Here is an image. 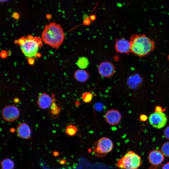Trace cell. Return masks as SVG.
<instances>
[{"label": "cell", "instance_id": "6da1fadb", "mask_svg": "<svg viewBox=\"0 0 169 169\" xmlns=\"http://www.w3.org/2000/svg\"><path fill=\"white\" fill-rule=\"evenodd\" d=\"M41 36L44 43L56 49L61 45L65 38L62 27L55 22H51L45 26Z\"/></svg>", "mask_w": 169, "mask_h": 169}, {"label": "cell", "instance_id": "7a4b0ae2", "mask_svg": "<svg viewBox=\"0 0 169 169\" xmlns=\"http://www.w3.org/2000/svg\"><path fill=\"white\" fill-rule=\"evenodd\" d=\"M129 41L131 52L139 57L147 55L155 49L154 41L144 34L132 35Z\"/></svg>", "mask_w": 169, "mask_h": 169}, {"label": "cell", "instance_id": "3957f363", "mask_svg": "<svg viewBox=\"0 0 169 169\" xmlns=\"http://www.w3.org/2000/svg\"><path fill=\"white\" fill-rule=\"evenodd\" d=\"M142 164L141 157L133 151L127 152L117 163V166L121 169H137Z\"/></svg>", "mask_w": 169, "mask_h": 169}, {"label": "cell", "instance_id": "277c9868", "mask_svg": "<svg viewBox=\"0 0 169 169\" xmlns=\"http://www.w3.org/2000/svg\"><path fill=\"white\" fill-rule=\"evenodd\" d=\"M42 44L41 39L37 37L28 36L20 45L22 52L26 57L31 58L37 54L38 48Z\"/></svg>", "mask_w": 169, "mask_h": 169}, {"label": "cell", "instance_id": "5b68a950", "mask_svg": "<svg viewBox=\"0 0 169 169\" xmlns=\"http://www.w3.org/2000/svg\"><path fill=\"white\" fill-rule=\"evenodd\" d=\"M113 147V143L111 140L108 138L103 137L95 143L92 150L95 156L103 157L110 152Z\"/></svg>", "mask_w": 169, "mask_h": 169}, {"label": "cell", "instance_id": "8992f818", "mask_svg": "<svg viewBox=\"0 0 169 169\" xmlns=\"http://www.w3.org/2000/svg\"><path fill=\"white\" fill-rule=\"evenodd\" d=\"M2 116L3 119L10 122H13L18 118L20 112L16 106L9 105L5 106L2 112Z\"/></svg>", "mask_w": 169, "mask_h": 169}, {"label": "cell", "instance_id": "52a82bcc", "mask_svg": "<svg viewBox=\"0 0 169 169\" xmlns=\"http://www.w3.org/2000/svg\"><path fill=\"white\" fill-rule=\"evenodd\" d=\"M167 120L166 115L162 112H155L151 114L149 117L150 124L153 127L158 129L163 127Z\"/></svg>", "mask_w": 169, "mask_h": 169}, {"label": "cell", "instance_id": "ba28073f", "mask_svg": "<svg viewBox=\"0 0 169 169\" xmlns=\"http://www.w3.org/2000/svg\"><path fill=\"white\" fill-rule=\"evenodd\" d=\"M99 74L102 76L108 78L113 76L115 73V69L114 64L108 61L100 63L98 67Z\"/></svg>", "mask_w": 169, "mask_h": 169}, {"label": "cell", "instance_id": "9c48e42d", "mask_svg": "<svg viewBox=\"0 0 169 169\" xmlns=\"http://www.w3.org/2000/svg\"><path fill=\"white\" fill-rule=\"evenodd\" d=\"M105 119L106 122L110 125H115L120 122L121 119V115L118 110L111 109L105 113Z\"/></svg>", "mask_w": 169, "mask_h": 169}, {"label": "cell", "instance_id": "30bf717a", "mask_svg": "<svg viewBox=\"0 0 169 169\" xmlns=\"http://www.w3.org/2000/svg\"><path fill=\"white\" fill-rule=\"evenodd\" d=\"M115 47L117 53L128 54L131 52L130 41L123 38L116 40Z\"/></svg>", "mask_w": 169, "mask_h": 169}, {"label": "cell", "instance_id": "8fae6325", "mask_svg": "<svg viewBox=\"0 0 169 169\" xmlns=\"http://www.w3.org/2000/svg\"><path fill=\"white\" fill-rule=\"evenodd\" d=\"M149 162L154 166H157L164 160V156L161 151L153 150L151 151L148 156Z\"/></svg>", "mask_w": 169, "mask_h": 169}, {"label": "cell", "instance_id": "7c38bea8", "mask_svg": "<svg viewBox=\"0 0 169 169\" xmlns=\"http://www.w3.org/2000/svg\"><path fill=\"white\" fill-rule=\"evenodd\" d=\"M37 103L40 108L45 109L48 108L51 105L52 99L49 95L43 93L38 95Z\"/></svg>", "mask_w": 169, "mask_h": 169}, {"label": "cell", "instance_id": "4fadbf2b", "mask_svg": "<svg viewBox=\"0 0 169 169\" xmlns=\"http://www.w3.org/2000/svg\"><path fill=\"white\" fill-rule=\"evenodd\" d=\"M18 136L20 137L28 139L30 138L31 131L28 125L24 123L19 124L17 127Z\"/></svg>", "mask_w": 169, "mask_h": 169}, {"label": "cell", "instance_id": "5bb4252c", "mask_svg": "<svg viewBox=\"0 0 169 169\" xmlns=\"http://www.w3.org/2000/svg\"><path fill=\"white\" fill-rule=\"evenodd\" d=\"M74 78L78 81L84 82L86 81L89 77V73L85 70L80 69L76 70L74 73Z\"/></svg>", "mask_w": 169, "mask_h": 169}, {"label": "cell", "instance_id": "9a60e30c", "mask_svg": "<svg viewBox=\"0 0 169 169\" xmlns=\"http://www.w3.org/2000/svg\"><path fill=\"white\" fill-rule=\"evenodd\" d=\"M1 165L2 169H13L14 166L13 162L8 158L3 160L1 162Z\"/></svg>", "mask_w": 169, "mask_h": 169}, {"label": "cell", "instance_id": "2e32d148", "mask_svg": "<svg viewBox=\"0 0 169 169\" xmlns=\"http://www.w3.org/2000/svg\"><path fill=\"white\" fill-rule=\"evenodd\" d=\"M77 64L81 69H84L88 66L89 61L87 59L84 57H82L78 59Z\"/></svg>", "mask_w": 169, "mask_h": 169}, {"label": "cell", "instance_id": "e0dca14e", "mask_svg": "<svg viewBox=\"0 0 169 169\" xmlns=\"http://www.w3.org/2000/svg\"><path fill=\"white\" fill-rule=\"evenodd\" d=\"M77 131V129L75 126L70 125L67 126L65 131L68 135L73 136L76 134Z\"/></svg>", "mask_w": 169, "mask_h": 169}, {"label": "cell", "instance_id": "ac0fdd59", "mask_svg": "<svg viewBox=\"0 0 169 169\" xmlns=\"http://www.w3.org/2000/svg\"><path fill=\"white\" fill-rule=\"evenodd\" d=\"M93 94L89 92H85L83 93L82 95V99L85 103L90 102L92 100Z\"/></svg>", "mask_w": 169, "mask_h": 169}, {"label": "cell", "instance_id": "d6986e66", "mask_svg": "<svg viewBox=\"0 0 169 169\" xmlns=\"http://www.w3.org/2000/svg\"><path fill=\"white\" fill-rule=\"evenodd\" d=\"M161 151L164 156L169 157V141L166 142L162 145Z\"/></svg>", "mask_w": 169, "mask_h": 169}, {"label": "cell", "instance_id": "ffe728a7", "mask_svg": "<svg viewBox=\"0 0 169 169\" xmlns=\"http://www.w3.org/2000/svg\"><path fill=\"white\" fill-rule=\"evenodd\" d=\"M164 135L165 137L169 140V126L166 128L163 131Z\"/></svg>", "mask_w": 169, "mask_h": 169}, {"label": "cell", "instance_id": "44dd1931", "mask_svg": "<svg viewBox=\"0 0 169 169\" xmlns=\"http://www.w3.org/2000/svg\"><path fill=\"white\" fill-rule=\"evenodd\" d=\"M148 119V117L146 115H145L142 114L140 116V120L143 121H146Z\"/></svg>", "mask_w": 169, "mask_h": 169}, {"label": "cell", "instance_id": "7402d4cb", "mask_svg": "<svg viewBox=\"0 0 169 169\" xmlns=\"http://www.w3.org/2000/svg\"><path fill=\"white\" fill-rule=\"evenodd\" d=\"M0 56L3 58H5L7 56V53L6 51H3L1 52Z\"/></svg>", "mask_w": 169, "mask_h": 169}, {"label": "cell", "instance_id": "603a6c76", "mask_svg": "<svg viewBox=\"0 0 169 169\" xmlns=\"http://www.w3.org/2000/svg\"><path fill=\"white\" fill-rule=\"evenodd\" d=\"M161 169H169V162H168L164 164Z\"/></svg>", "mask_w": 169, "mask_h": 169}, {"label": "cell", "instance_id": "cb8c5ba5", "mask_svg": "<svg viewBox=\"0 0 169 169\" xmlns=\"http://www.w3.org/2000/svg\"><path fill=\"white\" fill-rule=\"evenodd\" d=\"M155 112H162L163 111L162 108L160 106H157L155 108Z\"/></svg>", "mask_w": 169, "mask_h": 169}, {"label": "cell", "instance_id": "d4e9b609", "mask_svg": "<svg viewBox=\"0 0 169 169\" xmlns=\"http://www.w3.org/2000/svg\"><path fill=\"white\" fill-rule=\"evenodd\" d=\"M13 17L15 19H18L19 17V14L16 12H14L13 14Z\"/></svg>", "mask_w": 169, "mask_h": 169}, {"label": "cell", "instance_id": "484cf974", "mask_svg": "<svg viewBox=\"0 0 169 169\" xmlns=\"http://www.w3.org/2000/svg\"><path fill=\"white\" fill-rule=\"evenodd\" d=\"M34 59L32 58H30L28 59V62L30 64H34Z\"/></svg>", "mask_w": 169, "mask_h": 169}, {"label": "cell", "instance_id": "4316f807", "mask_svg": "<svg viewBox=\"0 0 169 169\" xmlns=\"http://www.w3.org/2000/svg\"><path fill=\"white\" fill-rule=\"evenodd\" d=\"M46 17L48 19H50L51 17V16L50 14H47L46 15Z\"/></svg>", "mask_w": 169, "mask_h": 169}, {"label": "cell", "instance_id": "83f0119b", "mask_svg": "<svg viewBox=\"0 0 169 169\" xmlns=\"http://www.w3.org/2000/svg\"><path fill=\"white\" fill-rule=\"evenodd\" d=\"M8 0H0L1 3H3L8 1Z\"/></svg>", "mask_w": 169, "mask_h": 169}, {"label": "cell", "instance_id": "f1b7e54d", "mask_svg": "<svg viewBox=\"0 0 169 169\" xmlns=\"http://www.w3.org/2000/svg\"></svg>", "mask_w": 169, "mask_h": 169}, {"label": "cell", "instance_id": "f546056e", "mask_svg": "<svg viewBox=\"0 0 169 169\" xmlns=\"http://www.w3.org/2000/svg\"></svg>", "mask_w": 169, "mask_h": 169}]
</instances>
